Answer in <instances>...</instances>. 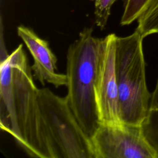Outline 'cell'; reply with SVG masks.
I'll return each instance as SVG.
<instances>
[{"label": "cell", "instance_id": "6da1fadb", "mask_svg": "<svg viewBox=\"0 0 158 158\" xmlns=\"http://www.w3.org/2000/svg\"><path fill=\"white\" fill-rule=\"evenodd\" d=\"M33 77L22 44L1 60L0 128L28 156L53 158Z\"/></svg>", "mask_w": 158, "mask_h": 158}, {"label": "cell", "instance_id": "7a4b0ae2", "mask_svg": "<svg viewBox=\"0 0 158 158\" xmlns=\"http://www.w3.org/2000/svg\"><path fill=\"white\" fill-rule=\"evenodd\" d=\"M101 38L86 27L69 47L67 53L68 104L80 125L91 139L101 125L94 84Z\"/></svg>", "mask_w": 158, "mask_h": 158}, {"label": "cell", "instance_id": "3957f363", "mask_svg": "<svg viewBox=\"0 0 158 158\" xmlns=\"http://www.w3.org/2000/svg\"><path fill=\"white\" fill-rule=\"evenodd\" d=\"M143 40L136 30L128 36L116 38L118 113L123 124L141 126L149 105L151 93L146 84Z\"/></svg>", "mask_w": 158, "mask_h": 158}, {"label": "cell", "instance_id": "277c9868", "mask_svg": "<svg viewBox=\"0 0 158 158\" xmlns=\"http://www.w3.org/2000/svg\"><path fill=\"white\" fill-rule=\"evenodd\" d=\"M39 104L53 158H96L91 139L72 111L66 97L39 89Z\"/></svg>", "mask_w": 158, "mask_h": 158}, {"label": "cell", "instance_id": "5b68a950", "mask_svg": "<svg viewBox=\"0 0 158 158\" xmlns=\"http://www.w3.org/2000/svg\"><path fill=\"white\" fill-rule=\"evenodd\" d=\"M91 141L96 158H158L141 126L101 124Z\"/></svg>", "mask_w": 158, "mask_h": 158}, {"label": "cell", "instance_id": "8992f818", "mask_svg": "<svg viewBox=\"0 0 158 158\" xmlns=\"http://www.w3.org/2000/svg\"><path fill=\"white\" fill-rule=\"evenodd\" d=\"M114 33L101 38L98 62L94 84L96 105L101 124L120 125L118 94L115 73V45Z\"/></svg>", "mask_w": 158, "mask_h": 158}, {"label": "cell", "instance_id": "52a82bcc", "mask_svg": "<svg viewBox=\"0 0 158 158\" xmlns=\"http://www.w3.org/2000/svg\"><path fill=\"white\" fill-rule=\"evenodd\" d=\"M17 34L33 57L31 69L34 78L42 85L49 83L56 88L66 86L67 75L56 72L57 57L50 49L49 43L39 37L31 28L23 25L17 27Z\"/></svg>", "mask_w": 158, "mask_h": 158}, {"label": "cell", "instance_id": "ba28073f", "mask_svg": "<svg viewBox=\"0 0 158 158\" xmlns=\"http://www.w3.org/2000/svg\"><path fill=\"white\" fill-rule=\"evenodd\" d=\"M141 127L144 136L158 155V78L151 93L146 116Z\"/></svg>", "mask_w": 158, "mask_h": 158}, {"label": "cell", "instance_id": "9c48e42d", "mask_svg": "<svg viewBox=\"0 0 158 158\" xmlns=\"http://www.w3.org/2000/svg\"><path fill=\"white\" fill-rule=\"evenodd\" d=\"M137 22L136 30L143 38L152 34H158V0L152 1Z\"/></svg>", "mask_w": 158, "mask_h": 158}, {"label": "cell", "instance_id": "30bf717a", "mask_svg": "<svg viewBox=\"0 0 158 158\" xmlns=\"http://www.w3.org/2000/svg\"><path fill=\"white\" fill-rule=\"evenodd\" d=\"M152 0H125L120 20L122 25H128L137 20L148 7Z\"/></svg>", "mask_w": 158, "mask_h": 158}, {"label": "cell", "instance_id": "8fae6325", "mask_svg": "<svg viewBox=\"0 0 158 158\" xmlns=\"http://www.w3.org/2000/svg\"><path fill=\"white\" fill-rule=\"evenodd\" d=\"M94 1V15L96 25L101 30L106 27L110 14L112 6L117 0H91Z\"/></svg>", "mask_w": 158, "mask_h": 158}]
</instances>
